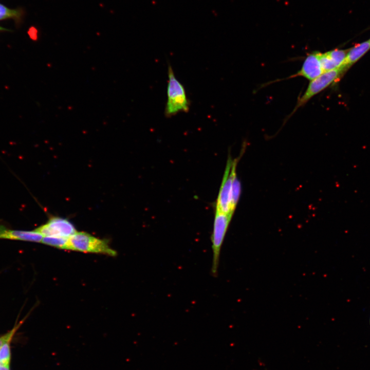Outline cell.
Masks as SVG:
<instances>
[{
  "instance_id": "5bb4252c",
  "label": "cell",
  "mask_w": 370,
  "mask_h": 370,
  "mask_svg": "<svg viewBox=\"0 0 370 370\" xmlns=\"http://www.w3.org/2000/svg\"><path fill=\"white\" fill-rule=\"evenodd\" d=\"M21 15L17 10L11 9L0 4V21L9 18H17Z\"/></svg>"
},
{
  "instance_id": "3957f363",
  "label": "cell",
  "mask_w": 370,
  "mask_h": 370,
  "mask_svg": "<svg viewBox=\"0 0 370 370\" xmlns=\"http://www.w3.org/2000/svg\"><path fill=\"white\" fill-rule=\"evenodd\" d=\"M231 215L215 210L213 229L211 235L212 261L211 273L217 275L221 248L232 217Z\"/></svg>"
},
{
  "instance_id": "52a82bcc",
  "label": "cell",
  "mask_w": 370,
  "mask_h": 370,
  "mask_svg": "<svg viewBox=\"0 0 370 370\" xmlns=\"http://www.w3.org/2000/svg\"><path fill=\"white\" fill-rule=\"evenodd\" d=\"M319 55L320 52L317 51L309 53L304 60L300 70L289 78L300 76L310 81L322 75L324 72L321 67Z\"/></svg>"
},
{
  "instance_id": "7a4b0ae2",
  "label": "cell",
  "mask_w": 370,
  "mask_h": 370,
  "mask_svg": "<svg viewBox=\"0 0 370 370\" xmlns=\"http://www.w3.org/2000/svg\"><path fill=\"white\" fill-rule=\"evenodd\" d=\"M85 253H101L115 256L116 251L106 240L97 238L84 232H76L68 238L66 249Z\"/></svg>"
},
{
  "instance_id": "ba28073f",
  "label": "cell",
  "mask_w": 370,
  "mask_h": 370,
  "mask_svg": "<svg viewBox=\"0 0 370 370\" xmlns=\"http://www.w3.org/2000/svg\"><path fill=\"white\" fill-rule=\"evenodd\" d=\"M347 52L336 49L325 53L320 52V61L324 72L341 68L345 69L344 65Z\"/></svg>"
},
{
  "instance_id": "7c38bea8",
  "label": "cell",
  "mask_w": 370,
  "mask_h": 370,
  "mask_svg": "<svg viewBox=\"0 0 370 370\" xmlns=\"http://www.w3.org/2000/svg\"><path fill=\"white\" fill-rule=\"evenodd\" d=\"M68 238L53 236H43L41 243L58 248L66 249Z\"/></svg>"
},
{
  "instance_id": "9a60e30c",
  "label": "cell",
  "mask_w": 370,
  "mask_h": 370,
  "mask_svg": "<svg viewBox=\"0 0 370 370\" xmlns=\"http://www.w3.org/2000/svg\"><path fill=\"white\" fill-rule=\"evenodd\" d=\"M23 321L20 322L18 324H16L14 327L8 332L0 337V348L4 343L8 340H11L15 332L22 324Z\"/></svg>"
},
{
  "instance_id": "ac0fdd59",
  "label": "cell",
  "mask_w": 370,
  "mask_h": 370,
  "mask_svg": "<svg viewBox=\"0 0 370 370\" xmlns=\"http://www.w3.org/2000/svg\"><path fill=\"white\" fill-rule=\"evenodd\" d=\"M368 41L370 42V39Z\"/></svg>"
},
{
  "instance_id": "8992f818",
  "label": "cell",
  "mask_w": 370,
  "mask_h": 370,
  "mask_svg": "<svg viewBox=\"0 0 370 370\" xmlns=\"http://www.w3.org/2000/svg\"><path fill=\"white\" fill-rule=\"evenodd\" d=\"M43 236H53L68 238L77 231L72 224L66 219L53 217L46 223L35 229Z\"/></svg>"
},
{
  "instance_id": "6da1fadb",
  "label": "cell",
  "mask_w": 370,
  "mask_h": 370,
  "mask_svg": "<svg viewBox=\"0 0 370 370\" xmlns=\"http://www.w3.org/2000/svg\"><path fill=\"white\" fill-rule=\"evenodd\" d=\"M167 102L164 110L165 116L171 117L179 112H188L190 101L182 83L176 78L171 65H168Z\"/></svg>"
},
{
  "instance_id": "e0dca14e",
  "label": "cell",
  "mask_w": 370,
  "mask_h": 370,
  "mask_svg": "<svg viewBox=\"0 0 370 370\" xmlns=\"http://www.w3.org/2000/svg\"><path fill=\"white\" fill-rule=\"evenodd\" d=\"M369 324H370V317H369Z\"/></svg>"
},
{
  "instance_id": "277c9868",
  "label": "cell",
  "mask_w": 370,
  "mask_h": 370,
  "mask_svg": "<svg viewBox=\"0 0 370 370\" xmlns=\"http://www.w3.org/2000/svg\"><path fill=\"white\" fill-rule=\"evenodd\" d=\"M344 70V69L341 68L326 71L310 81L304 93L298 99L296 105L289 117L291 116L299 108L305 105L314 96L326 88L334 82H336L340 78Z\"/></svg>"
},
{
  "instance_id": "8fae6325",
  "label": "cell",
  "mask_w": 370,
  "mask_h": 370,
  "mask_svg": "<svg viewBox=\"0 0 370 370\" xmlns=\"http://www.w3.org/2000/svg\"><path fill=\"white\" fill-rule=\"evenodd\" d=\"M241 186L237 178L236 173L234 175L231 191V212L233 214L240 194Z\"/></svg>"
},
{
  "instance_id": "30bf717a",
  "label": "cell",
  "mask_w": 370,
  "mask_h": 370,
  "mask_svg": "<svg viewBox=\"0 0 370 370\" xmlns=\"http://www.w3.org/2000/svg\"><path fill=\"white\" fill-rule=\"evenodd\" d=\"M370 49V42L366 41L358 44L347 52L344 68H348L363 57Z\"/></svg>"
},
{
  "instance_id": "5b68a950",
  "label": "cell",
  "mask_w": 370,
  "mask_h": 370,
  "mask_svg": "<svg viewBox=\"0 0 370 370\" xmlns=\"http://www.w3.org/2000/svg\"><path fill=\"white\" fill-rule=\"evenodd\" d=\"M237 161L238 159L232 161L229 157L216 205L215 210L231 215H233L231 206L232 185Z\"/></svg>"
},
{
  "instance_id": "4fadbf2b",
  "label": "cell",
  "mask_w": 370,
  "mask_h": 370,
  "mask_svg": "<svg viewBox=\"0 0 370 370\" xmlns=\"http://www.w3.org/2000/svg\"><path fill=\"white\" fill-rule=\"evenodd\" d=\"M11 340L5 341L0 348V363L9 366L10 360V342Z\"/></svg>"
},
{
  "instance_id": "9c48e42d",
  "label": "cell",
  "mask_w": 370,
  "mask_h": 370,
  "mask_svg": "<svg viewBox=\"0 0 370 370\" xmlns=\"http://www.w3.org/2000/svg\"><path fill=\"white\" fill-rule=\"evenodd\" d=\"M43 236L35 230L23 231L12 230L0 225V239L41 242Z\"/></svg>"
},
{
  "instance_id": "2e32d148",
  "label": "cell",
  "mask_w": 370,
  "mask_h": 370,
  "mask_svg": "<svg viewBox=\"0 0 370 370\" xmlns=\"http://www.w3.org/2000/svg\"><path fill=\"white\" fill-rule=\"evenodd\" d=\"M0 370H9V366H6L0 363Z\"/></svg>"
}]
</instances>
